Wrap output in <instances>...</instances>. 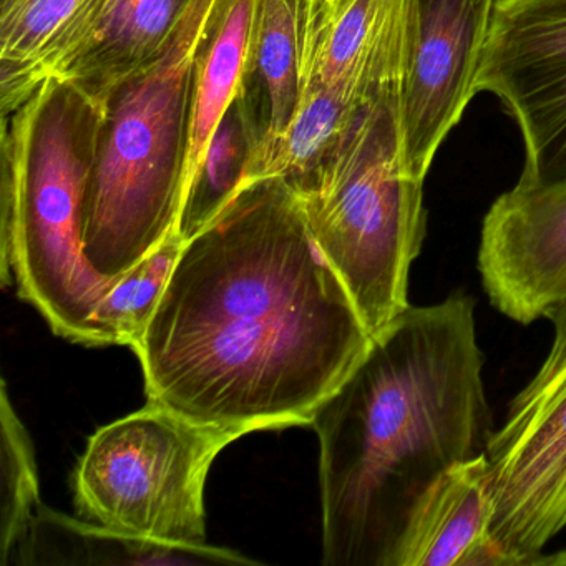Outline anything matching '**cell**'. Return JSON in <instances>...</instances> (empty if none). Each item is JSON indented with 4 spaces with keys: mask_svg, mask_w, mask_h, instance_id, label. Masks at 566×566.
I'll list each match as a JSON object with an SVG mask.
<instances>
[{
    "mask_svg": "<svg viewBox=\"0 0 566 566\" xmlns=\"http://www.w3.org/2000/svg\"><path fill=\"white\" fill-rule=\"evenodd\" d=\"M486 453L455 463L413 506L390 566H513L492 535Z\"/></svg>",
    "mask_w": 566,
    "mask_h": 566,
    "instance_id": "obj_13",
    "label": "cell"
},
{
    "mask_svg": "<svg viewBox=\"0 0 566 566\" xmlns=\"http://www.w3.org/2000/svg\"><path fill=\"white\" fill-rule=\"evenodd\" d=\"M184 244L180 234H171L115 280L92 317L98 346L134 347L140 340L164 297Z\"/></svg>",
    "mask_w": 566,
    "mask_h": 566,
    "instance_id": "obj_19",
    "label": "cell"
},
{
    "mask_svg": "<svg viewBox=\"0 0 566 566\" xmlns=\"http://www.w3.org/2000/svg\"><path fill=\"white\" fill-rule=\"evenodd\" d=\"M493 8L495 0H417L400 114L407 158L423 180L476 95V69Z\"/></svg>",
    "mask_w": 566,
    "mask_h": 566,
    "instance_id": "obj_12",
    "label": "cell"
},
{
    "mask_svg": "<svg viewBox=\"0 0 566 566\" xmlns=\"http://www.w3.org/2000/svg\"><path fill=\"white\" fill-rule=\"evenodd\" d=\"M310 2H317V0H310Z\"/></svg>",
    "mask_w": 566,
    "mask_h": 566,
    "instance_id": "obj_22",
    "label": "cell"
},
{
    "mask_svg": "<svg viewBox=\"0 0 566 566\" xmlns=\"http://www.w3.org/2000/svg\"><path fill=\"white\" fill-rule=\"evenodd\" d=\"M360 108L321 88H306L293 120L280 134L261 135L244 167L240 191L263 184L300 180L339 144Z\"/></svg>",
    "mask_w": 566,
    "mask_h": 566,
    "instance_id": "obj_16",
    "label": "cell"
},
{
    "mask_svg": "<svg viewBox=\"0 0 566 566\" xmlns=\"http://www.w3.org/2000/svg\"><path fill=\"white\" fill-rule=\"evenodd\" d=\"M34 565H256L220 546H177L150 542L78 522L42 506L15 566Z\"/></svg>",
    "mask_w": 566,
    "mask_h": 566,
    "instance_id": "obj_14",
    "label": "cell"
},
{
    "mask_svg": "<svg viewBox=\"0 0 566 566\" xmlns=\"http://www.w3.org/2000/svg\"><path fill=\"white\" fill-rule=\"evenodd\" d=\"M522 134L518 184L566 178V0H495L475 75Z\"/></svg>",
    "mask_w": 566,
    "mask_h": 566,
    "instance_id": "obj_8",
    "label": "cell"
},
{
    "mask_svg": "<svg viewBox=\"0 0 566 566\" xmlns=\"http://www.w3.org/2000/svg\"><path fill=\"white\" fill-rule=\"evenodd\" d=\"M476 270L496 311L528 326L566 304V178L516 181L483 218Z\"/></svg>",
    "mask_w": 566,
    "mask_h": 566,
    "instance_id": "obj_10",
    "label": "cell"
},
{
    "mask_svg": "<svg viewBox=\"0 0 566 566\" xmlns=\"http://www.w3.org/2000/svg\"><path fill=\"white\" fill-rule=\"evenodd\" d=\"M221 0H193L168 48L104 98L85 256L117 277L178 233L195 62Z\"/></svg>",
    "mask_w": 566,
    "mask_h": 566,
    "instance_id": "obj_4",
    "label": "cell"
},
{
    "mask_svg": "<svg viewBox=\"0 0 566 566\" xmlns=\"http://www.w3.org/2000/svg\"><path fill=\"white\" fill-rule=\"evenodd\" d=\"M548 319L552 347L486 449L492 535L513 566H536L566 528V304Z\"/></svg>",
    "mask_w": 566,
    "mask_h": 566,
    "instance_id": "obj_7",
    "label": "cell"
},
{
    "mask_svg": "<svg viewBox=\"0 0 566 566\" xmlns=\"http://www.w3.org/2000/svg\"><path fill=\"white\" fill-rule=\"evenodd\" d=\"M244 436L147 402L88 439L74 473L75 505L125 535L208 545L205 483L221 450Z\"/></svg>",
    "mask_w": 566,
    "mask_h": 566,
    "instance_id": "obj_6",
    "label": "cell"
},
{
    "mask_svg": "<svg viewBox=\"0 0 566 566\" xmlns=\"http://www.w3.org/2000/svg\"><path fill=\"white\" fill-rule=\"evenodd\" d=\"M243 92L263 135L280 134L300 104L296 0H256Z\"/></svg>",
    "mask_w": 566,
    "mask_h": 566,
    "instance_id": "obj_15",
    "label": "cell"
},
{
    "mask_svg": "<svg viewBox=\"0 0 566 566\" xmlns=\"http://www.w3.org/2000/svg\"><path fill=\"white\" fill-rule=\"evenodd\" d=\"M327 566H390L413 506L450 467L489 449L475 300L410 304L317 407Z\"/></svg>",
    "mask_w": 566,
    "mask_h": 566,
    "instance_id": "obj_2",
    "label": "cell"
},
{
    "mask_svg": "<svg viewBox=\"0 0 566 566\" xmlns=\"http://www.w3.org/2000/svg\"><path fill=\"white\" fill-rule=\"evenodd\" d=\"M25 0H0V18H6V15L14 12L19 6L24 4Z\"/></svg>",
    "mask_w": 566,
    "mask_h": 566,
    "instance_id": "obj_21",
    "label": "cell"
},
{
    "mask_svg": "<svg viewBox=\"0 0 566 566\" xmlns=\"http://www.w3.org/2000/svg\"><path fill=\"white\" fill-rule=\"evenodd\" d=\"M0 565L15 566L44 503L34 443L12 406L6 380L0 394Z\"/></svg>",
    "mask_w": 566,
    "mask_h": 566,
    "instance_id": "obj_18",
    "label": "cell"
},
{
    "mask_svg": "<svg viewBox=\"0 0 566 566\" xmlns=\"http://www.w3.org/2000/svg\"><path fill=\"white\" fill-rule=\"evenodd\" d=\"M78 4L81 0H25L0 18V92L34 65Z\"/></svg>",
    "mask_w": 566,
    "mask_h": 566,
    "instance_id": "obj_20",
    "label": "cell"
},
{
    "mask_svg": "<svg viewBox=\"0 0 566 566\" xmlns=\"http://www.w3.org/2000/svg\"><path fill=\"white\" fill-rule=\"evenodd\" d=\"M400 108H360L313 171L286 181L373 337L410 306V268L427 237L423 178L407 158Z\"/></svg>",
    "mask_w": 566,
    "mask_h": 566,
    "instance_id": "obj_5",
    "label": "cell"
},
{
    "mask_svg": "<svg viewBox=\"0 0 566 566\" xmlns=\"http://www.w3.org/2000/svg\"><path fill=\"white\" fill-rule=\"evenodd\" d=\"M370 343L290 185L271 180L185 241L132 349L148 402L248 436L311 426Z\"/></svg>",
    "mask_w": 566,
    "mask_h": 566,
    "instance_id": "obj_1",
    "label": "cell"
},
{
    "mask_svg": "<svg viewBox=\"0 0 566 566\" xmlns=\"http://www.w3.org/2000/svg\"><path fill=\"white\" fill-rule=\"evenodd\" d=\"M104 101L49 78L2 115L0 280L57 336L98 346L92 317L112 281L85 256V205Z\"/></svg>",
    "mask_w": 566,
    "mask_h": 566,
    "instance_id": "obj_3",
    "label": "cell"
},
{
    "mask_svg": "<svg viewBox=\"0 0 566 566\" xmlns=\"http://www.w3.org/2000/svg\"><path fill=\"white\" fill-rule=\"evenodd\" d=\"M261 135L263 128L241 87L211 138L203 167L185 203L178 224L184 241L207 227L237 197L248 158Z\"/></svg>",
    "mask_w": 566,
    "mask_h": 566,
    "instance_id": "obj_17",
    "label": "cell"
},
{
    "mask_svg": "<svg viewBox=\"0 0 566 566\" xmlns=\"http://www.w3.org/2000/svg\"><path fill=\"white\" fill-rule=\"evenodd\" d=\"M416 19L417 0H296L301 92L356 108L402 101Z\"/></svg>",
    "mask_w": 566,
    "mask_h": 566,
    "instance_id": "obj_9",
    "label": "cell"
},
{
    "mask_svg": "<svg viewBox=\"0 0 566 566\" xmlns=\"http://www.w3.org/2000/svg\"><path fill=\"white\" fill-rule=\"evenodd\" d=\"M193 0H81L41 57L8 91L2 115L18 111L49 78L104 101L154 62L174 39Z\"/></svg>",
    "mask_w": 566,
    "mask_h": 566,
    "instance_id": "obj_11",
    "label": "cell"
}]
</instances>
